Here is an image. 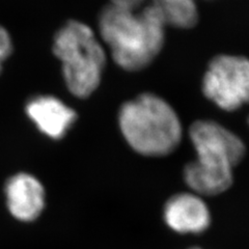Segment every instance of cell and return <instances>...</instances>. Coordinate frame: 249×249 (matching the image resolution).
Instances as JSON below:
<instances>
[{
    "label": "cell",
    "mask_w": 249,
    "mask_h": 249,
    "mask_svg": "<svg viewBox=\"0 0 249 249\" xmlns=\"http://www.w3.org/2000/svg\"><path fill=\"white\" fill-rule=\"evenodd\" d=\"M53 53L61 61L70 92L84 99L95 91L106 65L104 48L84 23L70 20L54 36Z\"/></svg>",
    "instance_id": "cell-4"
},
{
    "label": "cell",
    "mask_w": 249,
    "mask_h": 249,
    "mask_svg": "<svg viewBox=\"0 0 249 249\" xmlns=\"http://www.w3.org/2000/svg\"><path fill=\"white\" fill-rule=\"evenodd\" d=\"M119 124L131 149L146 157H164L182 140V124L175 109L154 93H142L124 103Z\"/></svg>",
    "instance_id": "cell-3"
},
{
    "label": "cell",
    "mask_w": 249,
    "mask_h": 249,
    "mask_svg": "<svg viewBox=\"0 0 249 249\" xmlns=\"http://www.w3.org/2000/svg\"><path fill=\"white\" fill-rule=\"evenodd\" d=\"M188 249H202L200 247H191V248H188Z\"/></svg>",
    "instance_id": "cell-12"
},
{
    "label": "cell",
    "mask_w": 249,
    "mask_h": 249,
    "mask_svg": "<svg viewBox=\"0 0 249 249\" xmlns=\"http://www.w3.org/2000/svg\"><path fill=\"white\" fill-rule=\"evenodd\" d=\"M98 25L112 59L126 71L151 65L164 44L166 25L151 3L137 11L108 4L100 13Z\"/></svg>",
    "instance_id": "cell-1"
},
{
    "label": "cell",
    "mask_w": 249,
    "mask_h": 249,
    "mask_svg": "<svg viewBox=\"0 0 249 249\" xmlns=\"http://www.w3.org/2000/svg\"><path fill=\"white\" fill-rule=\"evenodd\" d=\"M248 126H249V118H248Z\"/></svg>",
    "instance_id": "cell-13"
},
{
    "label": "cell",
    "mask_w": 249,
    "mask_h": 249,
    "mask_svg": "<svg viewBox=\"0 0 249 249\" xmlns=\"http://www.w3.org/2000/svg\"><path fill=\"white\" fill-rule=\"evenodd\" d=\"M25 110L36 128L52 139L64 137L77 119L72 108L52 96H38L31 99L26 104Z\"/></svg>",
    "instance_id": "cell-8"
},
{
    "label": "cell",
    "mask_w": 249,
    "mask_h": 249,
    "mask_svg": "<svg viewBox=\"0 0 249 249\" xmlns=\"http://www.w3.org/2000/svg\"><path fill=\"white\" fill-rule=\"evenodd\" d=\"M196 158L184 167L183 178L190 191L215 196L230 189L233 168L243 160L246 146L238 135L213 121H196L189 128Z\"/></svg>",
    "instance_id": "cell-2"
},
{
    "label": "cell",
    "mask_w": 249,
    "mask_h": 249,
    "mask_svg": "<svg viewBox=\"0 0 249 249\" xmlns=\"http://www.w3.org/2000/svg\"><path fill=\"white\" fill-rule=\"evenodd\" d=\"M167 227L181 235H199L211 225L212 215L204 196L188 191L169 197L163 208Z\"/></svg>",
    "instance_id": "cell-6"
},
{
    "label": "cell",
    "mask_w": 249,
    "mask_h": 249,
    "mask_svg": "<svg viewBox=\"0 0 249 249\" xmlns=\"http://www.w3.org/2000/svg\"><path fill=\"white\" fill-rule=\"evenodd\" d=\"M4 193L7 209L20 221L36 220L45 207L44 187L29 174L21 173L10 178L5 184Z\"/></svg>",
    "instance_id": "cell-7"
},
{
    "label": "cell",
    "mask_w": 249,
    "mask_h": 249,
    "mask_svg": "<svg viewBox=\"0 0 249 249\" xmlns=\"http://www.w3.org/2000/svg\"><path fill=\"white\" fill-rule=\"evenodd\" d=\"M13 51V43L10 34L0 26V73H1L3 61L11 55Z\"/></svg>",
    "instance_id": "cell-10"
},
{
    "label": "cell",
    "mask_w": 249,
    "mask_h": 249,
    "mask_svg": "<svg viewBox=\"0 0 249 249\" xmlns=\"http://www.w3.org/2000/svg\"><path fill=\"white\" fill-rule=\"evenodd\" d=\"M165 25L191 28L197 23L198 13L194 0H152Z\"/></svg>",
    "instance_id": "cell-9"
},
{
    "label": "cell",
    "mask_w": 249,
    "mask_h": 249,
    "mask_svg": "<svg viewBox=\"0 0 249 249\" xmlns=\"http://www.w3.org/2000/svg\"><path fill=\"white\" fill-rule=\"evenodd\" d=\"M202 91L218 107L235 111L249 103V59L219 55L210 62Z\"/></svg>",
    "instance_id": "cell-5"
},
{
    "label": "cell",
    "mask_w": 249,
    "mask_h": 249,
    "mask_svg": "<svg viewBox=\"0 0 249 249\" xmlns=\"http://www.w3.org/2000/svg\"><path fill=\"white\" fill-rule=\"evenodd\" d=\"M151 1L152 0H110V3L109 4L124 10L137 11L142 9L145 5L150 4Z\"/></svg>",
    "instance_id": "cell-11"
}]
</instances>
